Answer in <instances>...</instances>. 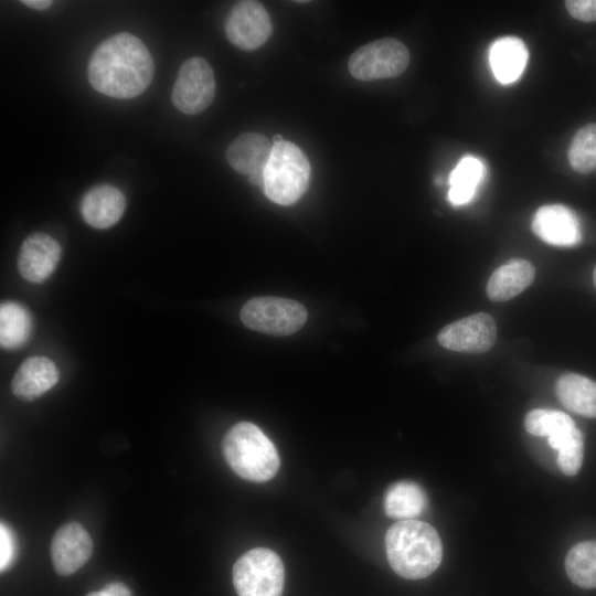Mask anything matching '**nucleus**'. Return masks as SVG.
I'll return each instance as SVG.
<instances>
[{
  "mask_svg": "<svg viewBox=\"0 0 596 596\" xmlns=\"http://www.w3.org/2000/svg\"><path fill=\"white\" fill-rule=\"evenodd\" d=\"M153 60L137 36L123 32L100 43L88 63L93 88L109 97L127 99L140 95L152 81Z\"/></svg>",
  "mask_w": 596,
  "mask_h": 596,
  "instance_id": "1",
  "label": "nucleus"
},
{
  "mask_svg": "<svg viewBox=\"0 0 596 596\" xmlns=\"http://www.w3.org/2000/svg\"><path fill=\"white\" fill-rule=\"evenodd\" d=\"M385 547L393 571L407 579L430 575L440 564L443 545L437 531L419 520H403L386 532Z\"/></svg>",
  "mask_w": 596,
  "mask_h": 596,
  "instance_id": "2",
  "label": "nucleus"
},
{
  "mask_svg": "<svg viewBox=\"0 0 596 596\" xmlns=\"http://www.w3.org/2000/svg\"><path fill=\"white\" fill-rule=\"evenodd\" d=\"M226 462L241 478L263 482L278 471L280 460L272 440L256 425L241 422L225 435L222 444Z\"/></svg>",
  "mask_w": 596,
  "mask_h": 596,
  "instance_id": "3",
  "label": "nucleus"
},
{
  "mask_svg": "<svg viewBox=\"0 0 596 596\" xmlns=\"http://www.w3.org/2000/svg\"><path fill=\"white\" fill-rule=\"evenodd\" d=\"M309 177V161L295 143H273L264 171V192L270 201L280 205L297 202L308 188Z\"/></svg>",
  "mask_w": 596,
  "mask_h": 596,
  "instance_id": "4",
  "label": "nucleus"
},
{
  "mask_svg": "<svg viewBox=\"0 0 596 596\" xmlns=\"http://www.w3.org/2000/svg\"><path fill=\"white\" fill-rule=\"evenodd\" d=\"M284 582L280 557L266 547L249 550L233 566V583L238 596H280Z\"/></svg>",
  "mask_w": 596,
  "mask_h": 596,
  "instance_id": "5",
  "label": "nucleus"
},
{
  "mask_svg": "<svg viewBox=\"0 0 596 596\" xmlns=\"http://www.w3.org/2000/svg\"><path fill=\"white\" fill-rule=\"evenodd\" d=\"M240 316L242 322L252 330L272 336H289L305 324L308 313L298 301L265 296L245 302Z\"/></svg>",
  "mask_w": 596,
  "mask_h": 596,
  "instance_id": "6",
  "label": "nucleus"
},
{
  "mask_svg": "<svg viewBox=\"0 0 596 596\" xmlns=\"http://www.w3.org/2000/svg\"><path fill=\"white\" fill-rule=\"evenodd\" d=\"M409 52L398 40L384 38L359 47L349 58V71L359 81L401 75L408 66Z\"/></svg>",
  "mask_w": 596,
  "mask_h": 596,
  "instance_id": "7",
  "label": "nucleus"
},
{
  "mask_svg": "<svg viewBox=\"0 0 596 596\" xmlns=\"http://www.w3.org/2000/svg\"><path fill=\"white\" fill-rule=\"evenodd\" d=\"M215 95L214 72L202 57L187 60L180 67L171 99L182 113L195 115L210 106Z\"/></svg>",
  "mask_w": 596,
  "mask_h": 596,
  "instance_id": "8",
  "label": "nucleus"
},
{
  "mask_svg": "<svg viewBox=\"0 0 596 596\" xmlns=\"http://www.w3.org/2000/svg\"><path fill=\"white\" fill-rule=\"evenodd\" d=\"M225 34L241 50L253 51L272 35L273 25L268 12L258 1L236 2L226 17Z\"/></svg>",
  "mask_w": 596,
  "mask_h": 596,
  "instance_id": "9",
  "label": "nucleus"
},
{
  "mask_svg": "<svg viewBox=\"0 0 596 596\" xmlns=\"http://www.w3.org/2000/svg\"><path fill=\"white\" fill-rule=\"evenodd\" d=\"M497 338L494 319L486 312L461 318L444 327L437 336L438 343L451 351L483 353Z\"/></svg>",
  "mask_w": 596,
  "mask_h": 596,
  "instance_id": "10",
  "label": "nucleus"
},
{
  "mask_svg": "<svg viewBox=\"0 0 596 596\" xmlns=\"http://www.w3.org/2000/svg\"><path fill=\"white\" fill-rule=\"evenodd\" d=\"M532 231L543 242L554 246L572 247L582 241L579 219L564 204L539 207L532 220Z\"/></svg>",
  "mask_w": 596,
  "mask_h": 596,
  "instance_id": "11",
  "label": "nucleus"
},
{
  "mask_svg": "<svg viewBox=\"0 0 596 596\" xmlns=\"http://www.w3.org/2000/svg\"><path fill=\"white\" fill-rule=\"evenodd\" d=\"M93 542L87 531L77 522L62 525L51 542V558L60 575H71L91 557Z\"/></svg>",
  "mask_w": 596,
  "mask_h": 596,
  "instance_id": "12",
  "label": "nucleus"
},
{
  "mask_svg": "<svg viewBox=\"0 0 596 596\" xmlns=\"http://www.w3.org/2000/svg\"><path fill=\"white\" fill-rule=\"evenodd\" d=\"M61 257L60 244L50 235L34 233L22 243L18 255V270L31 283H42L56 268Z\"/></svg>",
  "mask_w": 596,
  "mask_h": 596,
  "instance_id": "13",
  "label": "nucleus"
},
{
  "mask_svg": "<svg viewBox=\"0 0 596 596\" xmlns=\"http://www.w3.org/2000/svg\"><path fill=\"white\" fill-rule=\"evenodd\" d=\"M126 209V199L120 190L109 184H99L88 190L81 201V213L87 224L96 228H108L117 223Z\"/></svg>",
  "mask_w": 596,
  "mask_h": 596,
  "instance_id": "14",
  "label": "nucleus"
},
{
  "mask_svg": "<svg viewBox=\"0 0 596 596\" xmlns=\"http://www.w3.org/2000/svg\"><path fill=\"white\" fill-rule=\"evenodd\" d=\"M526 432L534 436L549 437V445L560 451L583 436L572 417L561 411L536 408L524 418Z\"/></svg>",
  "mask_w": 596,
  "mask_h": 596,
  "instance_id": "15",
  "label": "nucleus"
},
{
  "mask_svg": "<svg viewBox=\"0 0 596 596\" xmlns=\"http://www.w3.org/2000/svg\"><path fill=\"white\" fill-rule=\"evenodd\" d=\"M58 381L55 363L46 356L26 359L17 370L12 393L20 400L32 401L51 390Z\"/></svg>",
  "mask_w": 596,
  "mask_h": 596,
  "instance_id": "16",
  "label": "nucleus"
},
{
  "mask_svg": "<svg viewBox=\"0 0 596 596\" xmlns=\"http://www.w3.org/2000/svg\"><path fill=\"white\" fill-rule=\"evenodd\" d=\"M273 143L259 132H244L226 149V160L237 172L252 175L264 172L269 161Z\"/></svg>",
  "mask_w": 596,
  "mask_h": 596,
  "instance_id": "17",
  "label": "nucleus"
},
{
  "mask_svg": "<svg viewBox=\"0 0 596 596\" xmlns=\"http://www.w3.org/2000/svg\"><path fill=\"white\" fill-rule=\"evenodd\" d=\"M534 277L535 268L529 260L512 258L493 270L486 291L492 301H507L528 288Z\"/></svg>",
  "mask_w": 596,
  "mask_h": 596,
  "instance_id": "18",
  "label": "nucleus"
},
{
  "mask_svg": "<svg viewBox=\"0 0 596 596\" xmlns=\"http://www.w3.org/2000/svg\"><path fill=\"white\" fill-rule=\"evenodd\" d=\"M528 56V49L521 39L504 36L496 40L489 54L496 78L503 84L517 81L526 65Z\"/></svg>",
  "mask_w": 596,
  "mask_h": 596,
  "instance_id": "19",
  "label": "nucleus"
},
{
  "mask_svg": "<svg viewBox=\"0 0 596 596\" xmlns=\"http://www.w3.org/2000/svg\"><path fill=\"white\" fill-rule=\"evenodd\" d=\"M561 403L571 412L596 417V382L576 373L562 374L555 385Z\"/></svg>",
  "mask_w": 596,
  "mask_h": 596,
  "instance_id": "20",
  "label": "nucleus"
},
{
  "mask_svg": "<svg viewBox=\"0 0 596 596\" xmlns=\"http://www.w3.org/2000/svg\"><path fill=\"white\" fill-rule=\"evenodd\" d=\"M427 507V497L422 487L409 480L393 483L385 492V513L400 521L414 520Z\"/></svg>",
  "mask_w": 596,
  "mask_h": 596,
  "instance_id": "21",
  "label": "nucleus"
},
{
  "mask_svg": "<svg viewBox=\"0 0 596 596\" xmlns=\"http://www.w3.org/2000/svg\"><path fill=\"white\" fill-rule=\"evenodd\" d=\"M485 166L476 157H464L449 175L448 201L462 205L472 200L477 188L485 178Z\"/></svg>",
  "mask_w": 596,
  "mask_h": 596,
  "instance_id": "22",
  "label": "nucleus"
},
{
  "mask_svg": "<svg viewBox=\"0 0 596 596\" xmlns=\"http://www.w3.org/2000/svg\"><path fill=\"white\" fill-rule=\"evenodd\" d=\"M31 332V317L24 306L4 301L0 307V343L6 349L24 344Z\"/></svg>",
  "mask_w": 596,
  "mask_h": 596,
  "instance_id": "23",
  "label": "nucleus"
},
{
  "mask_svg": "<svg viewBox=\"0 0 596 596\" xmlns=\"http://www.w3.org/2000/svg\"><path fill=\"white\" fill-rule=\"evenodd\" d=\"M565 570L570 579L579 587H596V541L581 542L566 555Z\"/></svg>",
  "mask_w": 596,
  "mask_h": 596,
  "instance_id": "24",
  "label": "nucleus"
},
{
  "mask_svg": "<svg viewBox=\"0 0 596 596\" xmlns=\"http://www.w3.org/2000/svg\"><path fill=\"white\" fill-rule=\"evenodd\" d=\"M573 170L586 174L596 170V123L587 124L574 135L568 152Z\"/></svg>",
  "mask_w": 596,
  "mask_h": 596,
  "instance_id": "25",
  "label": "nucleus"
},
{
  "mask_svg": "<svg viewBox=\"0 0 596 596\" xmlns=\"http://www.w3.org/2000/svg\"><path fill=\"white\" fill-rule=\"evenodd\" d=\"M584 454L583 436L574 440L571 445L557 451V464L561 470L567 476H574L581 469Z\"/></svg>",
  "mask_w": 596,
  "mask_h": 596,
  "instance_id": "26",
  "label": "nucleus"
},
{
  "mask_svg": "<svg viewBox=\"0 0 596 596\" xmlns=\"http://www.w3.org/2000/svg\"><path fill=\"white\" fill-rule=\"evenodd\" d=\"M565 8L571 17L583 22L596 21V0H567Z\"/></svg>",
  "mask_w": 596,
  "mask_h": 596,
  "instance_id": "27",
  "label": "nucleus"
},
{
  "mask_svg": "<svg viewBox=\"0 0 596 596\" xmlns=\"http://www.w3.org/2000/svg\"><path fill=\"white\" fill-rule=\"evenodd\" d=\"M14 538L9 528L2 522L0 526V568L4 571L13 561Z\"/></svg>",
  "mask_w": 596,
  "mask_h": 596,
  "instance_id": "28",
  "label": "nucleus"
},
{
  "mask_svg": "<svg viewBox=\"0 0 596 596\" xmlns=\"http://www.w3.org/2000/svg\"><path fill=\"white\" fill-rule=\"evenodd\" d=\"M103 590L108 596H131L130 589L123 583H118V582L107 584L103 588Z\"/></svg>",
  "mask_w": 596,
  "mask_h": 596,
  "instance_id": "29",
  "label": "nucleus"
},
{
  "mask_svg": "<svg viewBox=\"0 0 596 596\" xmlns=\"http://www.w3.org/2000/svg\"><path fill=\"white\" fill-rule=\"evenodd\" d=\"M22 3L31 9L45 10L52 6L50 0H23Z\"/></svg>",
  "mask_w": 596,
  "mask_h": 596,
  "instance_id": "30",
  "label": "nucleus"
},
{
  "mask_svg": "<svg viewBox=\"0 0 596 596\" xmlns=\"http://www.w3.org/2000/svg\"><path fill=\"white\" fill-rule=\"evenodd\" d=\"M86 596H108L103 589L98 592H91Z\"/></svg>",
  "mask_w": 596,
  "mask_h": 596,
  "instance_id": "31",
  "label": "nucleus"
},
{
  "mask_svg": "<svg viewBox=\"0 0 596 596\" xmlns=\"http://www.w3.org/2000/svg\"><path fill=\"white\" fill-rule=\"evenodd\" d=\"M283 137L280 135H275L274 138H273V143H277V142H280L283 141Z\"/></svg>",
  "mask_w": 596,
  "mask_h": 596,
  "instance_id": "32",
  "label": "nucleus"
},
{
  "mask_svg": "<svg viewBox=\"0 0 596 596\" xmlns=\"http://www.w3.org/2000/svg\"><path fill=\"white\" fill-rule=\"evenodd\" d=\"M593 281H594V285L596 287V266H595L594 272H593Z\"/></svg>",
  "mask_w": 596,
  "mask_h": 596,
  "instance_id": "33",
  "label": "nucleus"
}]
</instances>
